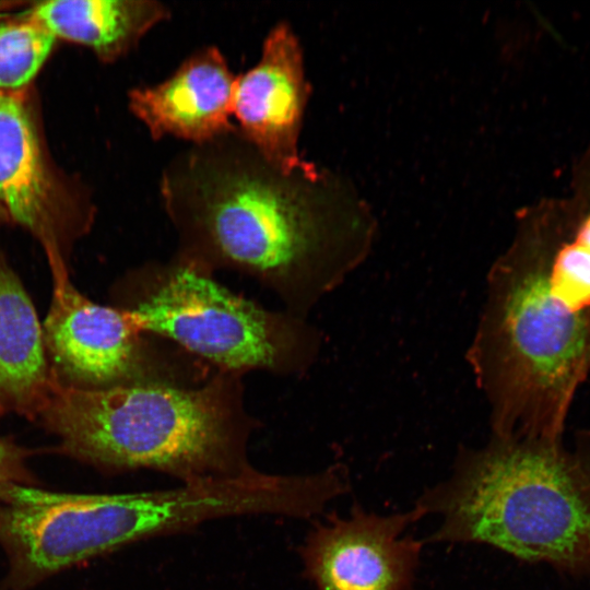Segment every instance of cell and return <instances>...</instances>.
Segmentation results:
<instances>
[{"label": "cell", "instance_id": "6da1fadb", "mask_svg": "<svg viewBox=\"0 0 590 590\" xmlns=\"http://www.w3.org/2000/svg\"><path fill=\"white\" fill-rule=\"evenodd\" d=\"M160 194L177 257L211 274H246L305 319L365 258L374 235L368 212L338 178L316 165L282 170L238 128L177 154Z\"/></svg>", "mask_w": 590, "mask_h": 590}, {"label": "cell", "instance_id": "7a4b0ae2", "mask_svg": "<svg viewBox=\"0 0 590 590\" xmlns=\"http://www.w3.org/2000/svg\"><path fill=\"white\" fill-rule=\"evenodd\" d=\"M468 359L493 430L563 439L590 375V206L521 224L489 269Z\"/></svg>", "mask_w": 590, "mask_h": 590}, {"label": "cell", "instance_id": "3957f363", "mask_svg": "<svg viewBox=\"0 0 590 590\" xmlns=\"http://www.w3.org/2000/svg\"><path fill=\"white\" fill-rule=\"evenodd\" d=\"M36 420L61 455L104 472L148 468L192 483L252 469L247 442L256 420L234 371L217 370L196 387L57 385Z\"/></svg>", "mask_w": 590, "mask_h": 590}, {"label": "cell", "instance_id": "277c9868", "mask_svg": "<svg viewBox=\"0 0 590 590\" xmlns=\"http://www.w3.org/2000/svg\"><path fill=\"white\" fill-rule=\"evenodd\" d=\"M438 540L486 543L516 557L590 568V446L495 438L463 456L418 506Z\"/></svg>", "mask_w": 590, "mask_h": 590}, {"label": "cell", "instance_id": "5b68a950", "mask_svg": "<svg viewBox=\"0 0 590 590\" xmlns=\"http://www.w3.org/2000/svg\"><path fill=\"white\" fill-rule=\"evenodd\" d=\"M117 296L116 307L142 331L217 370L297 375L319 352L320 334L305 318L239 296L177 256L128 272Z\"/></svg>", "mask_w": 590, "mask_h": 590}, {"label": "cell", "instance_id": "8992f818", "mask_svg": "<svg viewBox=\"0 0 590 590\" xmlns=\"http://www.w3.org/2000/svg\"><path fill=\"white\" fill-rule=\"evenodd\" d=\"M200 484L128 494H83L13 485L0 498L4 590H32L52 576L152 535L209 520Z\"/></svg>", "mask_w": 590, "mask_h": 590}, {"label": "cell", "instance_id": "52a82bcc", "mask_svg": "<svg viewBox=\"0 0 590 590\" xmlns=\"http://www.w3.org/2000/svg\"><path fill=\"white\" fill-rule=\"evenodd\" d=\"M49 264L52 297L43 334L58 386L83 390L196 387L217 371L178 345L142 331L122 309L88 299L70 281L67 264Z\"/></svg>", "mask_w": 590, "mask_h": 590}, {"label": "cell", "instance_id": "ba28073f", "mask_svg": "<svg viewBox=\"0 0 590 590\" xmlns=\"http://www.w3.org/2000/svg\"><path fill=\"white\" fill-rule=\"evenodd\" d=\"M308 96L299 40L280 22L264 38L258 63L236 78L233 116L247 141L286 173L314 166L298 152Z\"/></svg>", "mask_w": 590, "mask_h": 590}, {"label": "cell", "instance_id": "9c48e42d", "mask_svg": "<svg viewBox=\"0 0 590 590\" xmlns=\"http://www.w3.org/2000/svg\"><path fill=\"white\" fill-rule=\"evenodd\" d=\"M423 515L418 507L386 517L357 510L350 519L321 527L306 546L307 569L321 590H405L420 542L402 534Z\"/></svg>", "mask_w": 590, "mask_h": 590}, {"label": "cell", "instance_id": "30bf717a", "mask_svg": "<svg viewBox=\"0 0 590 590\" xmlns=\"http://www.w3.org/2000/svg\"><path fill=\"white\" fill-rule=\"evenodd\" d=\"M0 202L43 245L49 263L67 264L69 246L88 226L69 215L27 108L5 92H0Z\"/></svg>", "mask_w": 590, "mask_h": 590}, {"label": "cell", "instance_id": "8fae6325", "mask_svg": "<svg viewBox=\"0 0 590 590\" xmlns=\"http://www.w3.org/2000/svg\"><path fill=\"white\" fill-rule=\"evenodd\" d=\"M236 78L215 46L194 51L165 81L130 90V111L154 140L172 135L191 145L234 131Z\"/></svg>", "mask_w": 590, "mask_h": 590}, {"label": "cell", "instance_id": "7c38bea8", "mask_svg": "<svg viewBox=\"0 0 590 590\" xmlns=\"http://www.w3.org/2000/svg\"><path fill=\"white\" fill-rule=\"evenodd\" d=\"M56 386L36 309L0 255V416L36 420Z\"/></svg>", "mask_w": 590, "mask_h": 590}, {"label": "cell", "instance_id": "4fadbf2b", "mask_svg": "<svg viewBox=\"0 0 590 590\" xmlns=\"http://www.w3.org/2000/svg\"><path fill=\"white\" fill-rule=\"evenodd\" d=\"M169 17V9L156 0H63L37 3L30 19L55 37L87 46L103 60L114 61Z\"/></svg>", "mask_w": 590, "mask_h": 590}, {"label": "cell", "instance_id": "5bb4252c", "mask_svg": "<svg viewBox=\"0 0 590 590\" xmlns=\"http://www.w3.org/2000/svg\"><path fill=\"white\" fill-rule=\"evenodd\" d=\"M55 38L31 19L0 23V88L13 90L28 83L50 54Z\"/></svg>", "mask_w": 590, "mask_h": 590}, {"label": "cell", "instance_id": "9a60e30c", "mask_svg": "<svg viewBox=\"0 0 590 590\" xmlns=\"http://www.w3.org/2000/svg\"><path fill=\"white\" fill-rule=\"evenodd\" d=\"M33 453L34 450L0 436V498L13 485L40 484L28 465Z\"/></svg>", "mask_w": 590, "mask_h": 590}, {"label": "cell", "instance_id": "2e32d148", "mask_svg": "<svg viewBox=\"0 0 590 590\" xmlns=\"http://www.w3.org/2000/svg\"><path fill=\"white\" fill-rule=\"evenodd\" d=\"M2 219H3V216L0 214V222H1Z\"/></svg>", "mask_w": 590, "mask_h": 590}, {"label": "cell", "instance_id": "e0dca14e", "mask_svg": "<svg viewBox=\"0 0 590 590\" xmlns=\"http://www.w3.org/2000/svg\"><path fill=\"white\" fill-rule=\"evenodd\" d=\"M0 7H1V4H0Z\"/></svg>", "mask_w": 590, "mask_h": 590}]
</instances>
